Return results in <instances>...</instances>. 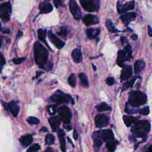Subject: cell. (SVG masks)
I'll return each instance as SVG.
<instances>
[{
  "label": "cell",
  "mask_w": 152,
  "mask_h": 152,
  "mask_svg": "<svg viewBox=\"0 0 152 152\" xmlns=\"http://www.w3.org/2000/svg\"><path fill=\"white\" fill-rule=\"evenodd\" d=\"M34 54L36 63L40 67H42L46 63L49 57L48 51L38 42H36L34 45Z\"/></svg>",
  "instance_id": "obj_1"
},
{
  "label": "cell",
  "mask_w": 152,
  "mask_h": 152,
  "mask_svg": "<svg viewBox=\"0 0 152 152\" xmlns=\"http://www.w3.org/2000/svg\"><path fill=\"white\" fill-rule=\"evenodd\" d=\"M131 130L135 136L146 138L150 130V123L146 120H137L133 124Z\"/></svg>",
  "instance_id": "obj_2"
},
{
  "label": "cell",
  "mask_w": 152,
  "mask_h": 152,
  "mask_svg": "<svg viewBox=\"0 0 152 152\" xmlns=\"http://www.w3.org/2000/svg\"><path fill=\"white\" fill-rule=\"evenodd\" d=\"M147 102V96L140 91L133 90L129 93L128 103L133 107H138Z\"/></svg>",
  "instance_id": "obj_3"
},
{
  "label": "cell",
  "mask_w": 152,
  "mask_h": 152,
  "mask_svg": "<svg viewBox=\"0 0 152 152\" xmlns=\"http://www.w3.org/2000/svg\"><path fill=\"white\" fill-rule=\"evenodd\" d=\"M60 92V93H57L51 96L50 99H51L52 101L58 104H68L70 101H72L73 104H74V102H73L71 97L69 94H64L61 91Z\"/></svg>",
  "instance_id": "obj_4"
},
{
  "label": "cell",
  "mask_w": 152,
  "mask_h": 152,
  "mask_svg": "<svg viewBox=\"0 0 152 152\" xmlns=\"http://www.w3.org/2000/svg\"><path fill=\"white\" fill-rule=\"evenodd\" d=\"M93 137H98L103 141H109L114 140V135L111 130H104L96 131L93 134Z\"/></svg>",
  "instance_id": "obj_5"
},
{
  "label": "cell",
  "mask_w": 152,
  "mask_h": 152,
  "mask_svg": "<svg viewBox=\"0 0 152 152\" xmlns=\"http://www.w3.org/2000/svg\"><path fill=\"white\" fill-rule=\"evenodd\" d=\"M59 115L61 120H62L65 124H68L71 122L72 114L70 108L67 106H63L58 109Z\"/></svg>",
  "instance_id": "obj_6"
},
{
  "label": "cell",
  "mask_w": 152,
  "mask_h": 152,
  "mask_svg": "<svg viewBox=\"0 0 152 152\" xmlns=\"http://www.w3.org/2000/svg\"><path fill=\"white\" fill-rule=\"evenodd\" d=\"M69 7L70 12L74 19L76 20H79L81 17V11L75 0H70Z\"/></svg>",
  "instance_id": "obj_7"
},
{
  "label": "cell",
  "mask_w": 152,
  "mask_h": 152,
  "mask_svg": "<svg viewBox=\"0 0 152 152\" xmlns=\"http://www.w3.org/2000/svg\"><path fill=\"white\" fill-rule=\"evenodd\" d=\"M95 125L96 127L101 128L108 125L109 118L105 114H99L95 117Z\"/></svg>",
  "instance_id": "obj_8"
},
{
  "label": "cell",
  "mask_w": 152,
  "mask_h": 152,
  "mask_svg": "<svg viewBox=\"0 0 152 152\" xmlns=\"http://www.w3.org/2000/svg\"><path fill=\"white\" fill-rule=\"evenodd\" d=\"M80 4L86 12H93L97 11L95 0H80Z\"/></svg>",
  "instance_id": "obj_9"
},
{
  "label": "cell",
  "mask_w": 152,
  "mask_h": 152,
  "mask_svg": "<svg viewBox=\"0 0 152 152\" xmlns=\"http://www.w3.org/2000/svg\"><path fill=\"white\" fill-rule=\"evenodd\" d=\"M134 9H135L134 1H130L124 4H120L119 3H118L117 4V10L120 14L127 12L128 11L133 10Z\"/></svg>",
  "instance_id": "obj_10"
},
{
  "label": "cell",
  "mask_w": 152,
  "mask_h": 152,
  "mask_svg": "<svg viewBox=\"0 0 152 152\" xmlns=\"http://www.w3.org/2000/svg\"><path fill=\"white\" fill-rule=\"evenodd\" d=\"M48 37L49 40L58 49H61L64 46V42L61 40L57 36H55L51 31L48 32Z\"/></svg>",
  "instance_id": "obj_11"
},
{
  "label": "cell",
  "mask_w": 152,
  "mask_h": 152,
  "mask_svg": "<svg viewBox=\"0 0 152 152\" xmlns=\"http://www.w3.org/2000/svg\"><path fill=\"white\" fill-rule=\"evenodd\" d=\"M3 105L4 108H6V109H7L10 111V112L14 117H16L18 115L20 111V108L16 102L12 101V102H10L9 104L3 103Z\"/></svg>",
  "instance_id": "obj_12"
},
{
  "label": "cell",
  "mask_w": 152,
  "mask_h": 152,
  "mask_svg": "<svg viewBox=\"0 0 152 152\" xmlns=\"http://www.w3.org/2000/svg\"><path fill=\"white\" fill-rule=\"evenodd\" d=\"M83 21L86 26H90L91 25L97 24L99 22V19L98 17L95 15L87 14L84 17H83Z\"/></svg>",
  "instance_id": "obj_13"
},
{
  "label": "cell",
  "mask_w": 152,
  "mask_h": 152,
  "mask_svg": "<svg viewBox=\"0 0 152 152\" xmlns=\"http://www.w3.org/2000/svg\"><path fill=\"white\" fill-rule=\"evenodd\" d=\"M133 74V68L131 66H126L123 67L121 71V80H127L129 79Z\"/></svg>",
  "instance_id": "obj_14"
},
{
  "label": "cell",
  "mask_w": 152,
  "mask_h": 152,
  "mask_svg": "<svg viewBox=\"0 0 152 152\" xmlns=\"http://www.w3.org/2000/svg\"><path fill=\"white\" fill-rule=\"evenodd\" d=\"M48 121H49L50 126L51 127L53 131H56L60 125L61 119L57 117H52V118H49Z\"/></svg>",
  "instance_id": "obj_15"
},
{
  "label": "cell",
  "mask_w": 152,
  "mask_h": 152,
  "mask_svg": "<svg viewBox=\"0 0 152 152\" xmlns=\"http://www.w3.org/2000/svg\"><path fill=\"white\" fill-rule=\"evenodd\" d=\"M71 57L73 61L76 63H79L82 61V54L80 49H75L73 50L71 53Z\"/></svg>",
  "instance_id": "obj_16"
},
{
  "label": "cell",
  "mask_w": 152,
  "mask_h": 152,
  "mask_svg": "<svg viewBox=\"0 0 152 152\" xmlns=\"http://www.w3.org/2000/svg\"><path fill=\"white\" fill-rule=\"evenodd\" d=\"M136 16L137 14L135 13H127L121 16V19L126 24H128L133 21Z\"/></svg>",
  "instance_id": "obj_17"
},
{
  "label": "cell",
  "mask_w": 152,
  "mask_h": 152,
  "mask_svg": "<svg viewBox=\"0 0 152 152\" xmlns=\"http://www.w3.org/2000/svg\"><path fill=\"white\" fill-rule=\"evenodd\" d=\"M40 13H49L53 10L52 4L49 3H42L40 6Z\"/></svg>",
  "instance_id": "obj_18"
},
{
  "label": "cell",
  "mask_w": 152,
  "mask_h": 152,
  "mask_svg": "<svg viewBox=\"0 0 152 152\" xmlns=\"http://www.w3.org/2000/svg\"><path fill=\"white\" fill-rule=\"evenodd\" d=\"M65 134L63 130H60L58 131V137L60 143L61 150L63 152H66V140L64 138Z\"/></svg>",
  "instance_id": "obj_19"
},
{
  "label": "cell",
  "mask_w": 152,
  "mask_h": 152,
  "mask_svg": "<svg viewBox=\"0 0 152 152\" xmlns=\"http://www.w3.org/2000/svg\"><path fill=\"white\" fill-rule=\"evenodd\" d=\"M86 35L90 39H95L100 33V29H88L86 30Z\"/></svg>",
  "instance_id": "obj_20"
},
{
  "label": "cell",
  "mask_w": 152,
  "mask_h": 152,
  "mask_svg": "<svg viewBox=\"0 0 152 152\" xmlns=\"http://www.w3.org/2000/svg\"><path fill=\"white\" fill-rule=\"evenodd\" d=\"M127 60L125 54L123 50H120L118 53V58H117V64L121 67H124V63Z\"/></svg>",
  "instance_id": "obj_21"
},
{
  "label": "cell",
  "mask_w": 152,
  "mask_h": 152,
  "mask_svg": "<svg viewBox=\"0 0 152 152\" xmlns=\"http://www.w3.org/2000/svg\"><path fill=\"white\" fill-rule=\"evenodd\" d=\"M32 141H33V137H32V135L30 134H27V135L22 136L20 139V141L22 145H23L24 147H26L29 144H30Z\"/></svg>",
  "instance_id": "obj_22"
},
{
  "label": "cell",
  "mask_w": 152,
  "mask_h": 152,
  "mask_svg": "<svg viewBox=\"0 0 152 152\" xmlns=\"http://www.w3.org/2000/svg\"><path fill=\"white\" fill-rule=\"evenodd\" d=\"M123 120L126 126L128 127H130L132 126L137 121V119L132 116L124 115L123 117Z\"/></svg>",
  "instance_id": "obj_23"
},
{
  "label": "cell",
  "mask_w": 152,
  "mask_h": 152,
  "mask_svg": "<svg viewBox=\"0 0 152 152\" xmlns=\"http://www.w3.org/2000/svg\"><path fill=\"white\" fill-rule=\"evenodd\" d=\"M145 63L141 60H137L134 63V72L135 74L140 73L144 68Z\"/></svg>",
  "instance_id": "obj_24"
},
{
  "label": "cell",
  "mask_w": 152,
  "mask_h": 152,
  "mask_svg": "<svg viewBox=\"0 0 152 152\" xmlns=\"http://www.w3.org/2000/svg\"><path fill=\"white\" fill-rule=\"evenodd\" d=\"M79 77L80 80L81 84L84 87H89V81L87 76L83 73H81L79 74Z\"/></svg>",
  "instance_id": "obj_25"
},
{
  "label": "cell",
  "mask_w": 152,
  "mask_h": 152,
  "mask_svg": "<svg viewBox=\"0 0 152 152\" xmlns=\"http://www.w3.org/2000/svg\"><path fill=\"white\" fill-rule=\"evenodd\" d=\"M103 144V141L98 137H94V148L96 152H99V150Z\"/></svg>",
  "instance_id": "obj_26"
},
{
  "label": "cell",
  "mask_w": 152,
  "mask_h": 152,
  "mask_svg": "<svg viewBox=\"0 0 152 152\" xmlns=\"http://www.w3.org/2000/svg\"><path fill=\"white\" fill-rule=\"evenodd\" d=\"M97 110L101 112H104V111H110L111 109V107H109L108 104L106 103H102L100 104V105H97L96 107Z\"/></svg>",
  "instance_id": "obj_27"
},
{
  "label": "cell",
  "mask_w": 152,
  "mask_h": 152,
  "mask_svg": "<svg viewBox=\"0 0 152 152\" xmlns=\"http://www.w3.org/2000/svg\"><path fill=\"white\" fill-rule=\"evenodd\" d=\"M107 148L108 149V150L110 152H114L115 149H116V147H117V141L114 140L112 141H109L107 142V144H106Z\"/></svg>",
  "instance_id": "obj_28"
},
{
  "label": "cell",
  "mask_w": 152,
  "mask_h": 152,
  "mask_svg": "<svg viewBox=\"0 0 152 152\" xmlns=\"http://www.w3.org/2000/svg\"><path fill=\"white\" fill-rule=\"evenodd\" d=\"M106 26H107V28L108 29V30L111 32H112V33H116V32H119L114 26L113 23L112 22L111 20L108 19L107 20V22H106Z\"/></svg>",
  "instance_id": "obj_29"
},
{
  "label": "cell",
  "mask_w": 152,
  "mask_h": 152,
  "mask_svg": "<svg viewBox=\"0 0 152 152\" xmlns=\"http://www.w3.org/2000/svg\"><path fill=\"white\" fill-rule=\"evenodd\" d=\"M10 13L7 11L0 9V18L5 22H7L10 20Z\"/></svg>",
  "instance_id": "obj_30"
},
{
  "label": "cell",
  "mask_w": 152,
  "mask_h": 152,
  "mask_svg": "<svg viewBox=\"0 0 152 152\" xmlns=\"http://www.w3.org/2000/svg\"><path fill=\"white\" fill-rule=\"evenodd\" d=\"M123 51L124 52L126 58H127V60H129L131 58V55H132V48L131 46V45H127Z\"/></svg>",
  "instance_id": "obj_31"
},
{
  "label": "cell",
  "mask_w": 152,
  "mask_h": 152,
  "mask_svg": "<svg viewBox=\"0 0 152 152\" xmlns=\"http://www.w3.org/2000/svg\"><path fill=\"white\" fill-rule=\"evenodd\" d=\"M37 34H38V36H39V39L45 42V43H46V41H45V38H46V30H43V29H40L37 30ZM46 45H48L46 43Z\"/></svg>",
  "instance_id": "obj_32"
},
{
  "label": "cell",
  "mask_w": 152,
  "mask_h": 152,
  "mask_svg": "<svg viewBox=\"0 0 152 152\" xmlns=\"http://www.w3.org/2000/svg\"><path fill=\"white\" fill-rule=\"evenodd\" d=\"M55 137L52 134H48L45 138V143L47 145H52L54 143Z\"/></svg>",
  "instance_id": "obj_33"
},
{
  "label": "cell",
  "mask_w": 152,
  "mask_h": 152,
  "mask_svg": "<svg viewBox=\"0 0 152 152\" xmlns=\"http://www.w3.org/2000/svg\"><path fill=\"white\" fill-rule=\"evenodd\" d=\"M68 82L69 84L73 87H75L76 86V75L74 73H72L68 79Z\"/></svg>",
  "instance_id": "obj_34"
},
{
  "label": "cell",
  "mask_w": 152,
  "mask_h": 152,
  "mask_svg": "<svg viewBox=\"0 0 152 152\" xmlns=\"http://www.w3.org/2000/svg\"><path fill=\"white\" fill-rule=\"evenodd\" d=\"M0 9H2V10L7 11L9 13H11L12 4H11L10 2H6V3H3L1 6H0Z\"/></svg>",
  "instance_id": "obj_35"
},
{
  "label": "cell",
  "mask_w": 152,
  "mask_h": 152,
  "mask_svg": "<svg viewBox=\"0 0 152 152\" xmlns=\"http://www.w3.org/2000/svg\"><path fill=\"white\" fill-rule=\"evenodd\" d=\"M136 79H137V77H134L130 81H129L127 83H126L125 84H124L123 87H122V91H124L125 89H127L128 87H132L134 86V84L135 83V81Z\"/></svg>",
  "instance_id": "obj_36"
},
{
  "label": "cell",
  "mask_w": 152,
  "mask_h": 152,
  "mask_svg": "<svg viewBox=\"0 0 152 152\" xmlns=\"http://www.w3.org/2000/svg\"><path fill=\"white\" fill-rule=\"evenodd\" d=\"M27 122H29V124H31V125H37L39 124L40 123V120L36 118V117H30L27 118Z\"/></svg>",
  "instance_id": "obj_37"
},
{
  "label": "cell",
  "mask_w": 152,
  "mask_h": 152,
  "mask_svg": "<svg viewBox=\"0 0 152 152\" xmlns=\"http://www.w3.org/2000/svg\"><path fill=\"white\" fill-rule=\"evenodd\" d=\"M40 146L39 144H35L32 147H30L27 151V152H36L40 150Z\"/></svg>",
  "instance_id": "obj_38"
},
{
  "label": "cell",
  "mask_w": 152,
  "mask_h": 152,
  "mask_svg": "<svg viewBox=\"0 0 152 152\" xmlns=\"http://www.w3.org/2000/svg\"><path fill=\"white\" fill-rule=\"evenodd\" d=\"M48 111L50 115H54L57 111V107L55 105L49 106L48 107Z\"/></svg>",
  "instance_id": "obj_39"
},
{
  "label": "cell",
  "mask_w": 152,
  "mask_h": 152,
  "mask_svg": "<svg viewBox=\"0 0 152 152\" xmlns=\"http://www.w3.org/2000/svg\"><path fill=\"white\" fill-rule=\"evenodd\" d=\"M67 33H68V30H67V28L65 26L61 27L60 32L58 33V34L61 36H67Z\"/></svg>",
  "instance_id": "obj_40"
},
{
  "label": "cell",
  "mask_w": 152,
  "mask_h": 152,
  "mask_svg": "<svg viewBox=\"0 0 152 152\" xmlns=\"http://www.w3.org/2000/svg\"><path fill=\"white\" fill-rule=\"evenodd\" d=\"M26 60L25 57H21V58H14L13 60V62L17 65L22 64L24 60Z\"/></svg>",
  "instance_id": "obj_41"
},
{
  "label": "cell",
  "mask_w": 152,
  "mask_h": 152,
  "mask_svg": "<svg viewBox=\"0 0 152 152\" xmlns=\"http://www.w3.org/2000/svg\"><path fill=\"white\" fill-rule=\"evenodd\" d=\"M150 112V109L148 107H146L145 108L141 109L140 111V114L143 115H147Z\"/></svg>",
  "instance_id": "obj_42"
},
{
  "label": "cell",
  "mask_w": 152,
  "mask_h": 152,
  "mask_svg": "<svg viewBox=\"0 0 152 152\" xmlns=\"http://www.w3.org/2000/svg\"><path fill=\"white\" fill-rule=\"evenodd\" d=\"M54 3L57 8H58L60 6H61L63 3V0H54Z\"/></svg>",
  "instance_id": "obj_43"
},
{
  "label": "cell",
  "mask_w": 152,
  "mask_h": 152,
  "mask_svg": "<svg viewBox=\"0 0 152 152\" xmlns=\"http://www.w3.org/2000/svg\"><path fill=\"white\" fill-rule=\"evenodd\" d=\"M106 82L108 86H112L114 84V79L113 77H108L107 79Z\"/></svg>",
  "instance_id": "obj_44"
},
{
  "label": "cell",
  "mask_w": 152,
  "mask_h": 152,
  "mask_svg": "<svg viewBox=\"0 0 152 152\" xmlns=\"http://www.w3.org/2000/svg\"><path fill=\"white\" fill-rule=\"evenodd\" d=\"M6 64V60L2 54H0V67L3 66Z\"/></svg>",
  "instance_id": "obj_45"
},
{
  "label": "cell",
  "mask_w": 152,
  "mask_h": 152,
  "mask_svg": "<svg viewBox=\"0 0 152 152\" xmlns=\"http://www.w3.org/2000/svg\"><path fill=\"white\" fill-rule=\"evenodd\" d=\"M148 35L150 37H152V28L150 25L148 26Z\"/></svg>",
  "instance_id": "obj_46"
},
{
  "label": "cell",
  "mask_w": 152,
  "mask_h": 152,
  "mask_svg": "<svg viewBox=\"0 0 152 152\" xmlns=\"http://www.w3.org/2000/svg\"><path fill=\"white\" fill-rule=\"evenodd\" d=\"M96 4V7H97V11H99V7H100V0H95Z\"/></svg>",
  "instance_id": "obj_47"
},
{
  "label": "cell",
  "mask_w": 152,
  "mask_h": 152,
  "mask_svg": "<svg viewBox=\"0 0 152 152\" xmlns=\"http://www.w3.org/2000/svg\"><path fill=\"white\" fill-rule=\"evenodd\" d=\"M73 137L75 140H77V138H78V134H77L76 131H75V130L74 131V133H73Z\"/></svg>",
  "instance_id": "obj_48"
},
{
  "label": "cell",
  "mask_w": 152,
  "mask_h": 152,
  "mask_svg": "<svg viewBox=\"0 0 152 152\" xmlns=\"http://www.w3.org/2000/svg\"><path fill=\"white\" fill-rule=\"evenodd\" d=\"M145 152H152V145L150 146L145 151Z\"/></svg>",
  "instance_id": "obj_49"
},
{
  "label": "cell",
  "mask_w": 152,
  "mask_h": 152,
  "mask_svg": "<svg viewBox=\"0 0 152 152\" xmlns=\"http://www.w3.org/2000/svg\"><path fill=\"white\" fill-rule=\"evenodd\" d=\"M131 39H133V40H136L137 39H138V36L137 35H133L131 36Z\"/></svg>",
  "instance_id": "obj_50"
},
{
  "label": "cell",
  "mask_w": 152,
  "mask_h": 152,
  "mask_svg": "<svg viewBox=\"0 0 152 152\" xmlns=\"http://www.w3.org/2000/svg\"><path fill=\"white\" fill-rule=\"evenodd\" d=\"M125 40H126V38L125 37H121V42L122 44L124 43V42H125Z\"/></svg>",
  "instance_id": "obj_51"
},
{
  "label": "cell",
  "mask_w": 152,
  "mask_h": 152,
  "mask_svg": "<svg viewBox=\"0 0 152 152\" xmlns=\"http://www.w3.org/2000/svg\"><path fill=\"white\" fill-rule=\"evenodd\" d=\"M40 131H43V132H48V129L46 127H42L40 130Z\"/></svg>",
  "instance_id": "obj_52"
},
{
  "label": "cell",
  "mask_w": 152,
  "mask_h": 152,
  "mask_svg": "<svg viewBox=\"0 0 152 152\" xmlns=\"http://www.w3.org/2000/svg\"><path fill=\"white\" fill-rule=\"evenodd\" d=\"M23 35V33L21 32V31H19V33H18V35H17V38H19V37H21Z\"/></svg>",
  "instance_id": "obj_53"
},
{
  "label": "cell",
  "mask_w": 152,
  "mask_h": 152,
  "mask_svg": "<svg viewBox=\"0 0 152 152\" xmlns=\"http://www.w3.org/2000/svg\"><path fill=\"white\" fill-rule=\"evenodd\" d=\"M45 152H53L51 150H50V148H48V149H47L46 150V151Z\"/></svg>",
  "instance_id": "obj_54"
},
{
  "label": "cell",
  "mask_w": 152,
  "mask_h": 152,
  "mask_svg": "<svg viewBox=\"0 0 152 152\" xmlns=\"http://www.w3.org/2000/svg\"><path fill=\"white\" fill-rule=\"evenodd\" d=\"M92 66H93V67L94 70V71H96V67L94 64H93V65H92Z\"/></svg>",
  "instance_id": "obj_55"
},
{
  "label": "cell",
  "mask_w": 152,
  "mask_h": 152,
  "mask_svg": "<svg viewBox=\"0 0 152 152\" xmlns=\"http://www.w3.org/2000/svg\"><path fill=\"white\" fill-rule=\"evenodd\" d=\"M1 42H2V41H1V39L0 38V48H1Z\"/></svg>",
  "instance_id": "obj_56"
},
{
  "label": "cell",
  "mask_w": 152,
  "mask_h": 152,
  "mask_svg": "<svg viewBox=\"0 0 152 152\" xmlns=\"http://www.w3.org/2000/svg\"><path fill=\"white\" fill-rule=\"evenodd\" d=\"M1 22H0V29H1Z\"/></svg>",
  "instance_id": "obj_57"
}]
</instances>
